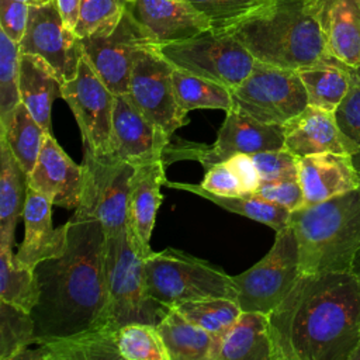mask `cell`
Listing matches in <instances>:
<instances>
[{"label":"cell","mask_w":360,"mask_h":360,"mask_svg":"<svg viewBox=\"0 0 360 360\" xmlns=\"http://www.w3.org/2000/svg\"><path fill=\"white\" fill-rule=\"evenodd\" d=\"M105 243L100 221L72 215L65 252L34 267L39 285L31 309L37 345L118 330L110 315Z\"/></svg>","instance_id":"cell-1"},{"label":"cell","mask_w":360,"mask_h":360,"mask_svg":"<svg viewBox=\"0 0 360 360\" xmlns=\"http://www.w3.org/2000/svg\"><path fill=\"white\" fill-rule=\"evenodd\" d=\"M269 321L276 360H350L360 343V283L352 271L301 273Z\"/></svg>","instance_id":"cell-2"},{"label":"cell","mask_w":360,"mask_h":360,"mask_svg":"<svg viewBox=\"0 0 360 360\" xmlns=\"http://www.w3.org/2000/svg\"><path fill=\"white\" fill-rule=\"evenodd\" d=\"M235 37L263 63L300 70L330 58L312 0H267L218 30Z\"/></svg>","instance_id":"cell-3"},{"label":"cell","mask_w":360,"mask_h":360,"mask_svg":"<svg viewBox=\"0 0 360 360\" xmlns=\"http://www.w3.org/2000/svg\"><path fill=\"white\" fill-rule=\"evenodd\" d=\"M301 273L350 271L360 250V187L291 211Z\"/></svg>","instance_id":"cell-4"},{"label":"cell","mask_w":360,"mask_h":360,"mask_svg":"<svg viewBox=\"0 0 360 360\" xmlns=\"http://www.w3.org/2000/svg\"><path fill=\"white\" fill-rule=\"evenodd\" d=\"M143 278L148 295L166 308L207 298L236 301L232 276L202 259L170 248L145 259Z\"/></svg>","instance_id":"cell-5"},{"label":"cell","mask_w":360,"mask_h":360,"mask_svg":"<svg viewBox=\"0 0 360 360\" xmlns=\"http://www.w3.org/2000/svg\"><path fill=\"white\" fill-rule=\"evenodd\" d=\"M143 262L145 259L131 245L127 228L107 238L105 274L110 315L118 329L131 322L158 325L170 309L148 295Z\"/></svg>","instance_id":"cell-6"},{"label":"cell","mask_w":360,"mask_h":360,"mask_svg":"<svg viewBox=\"0 0 360 360\" xmlns=\"http://www.w3.org/2000/svg\"><path fill=\"white\" fill-rule=\"evenodd\" d=\"M83 150V191L73 217L100 221L110 238L127 228L129 187L136 167L115 153Z\"/></svg>","instance_id":"cell-7"},{"label":"cell","mask_w":360,"mask_h":360,"mask_svg":"<svg viewBox=\"0 0 360 360\" xmlns=\"http://www.w3.org/2000/svg\"><path fill=\"white\" fill-rule=\"evenodd\" d=\"M158 51L174 68L217 82L229 90L249 76L256 62L235 37L214 28L184 41L158 45Z\"/></svg>","instance_id":"cell-8"},{"label":"cell","mask_w":360,"mask_h":360,"mask_svg":"<svg viewBox=\"0 0 360 360\" xmlns=\"http://www.w3.org/2000/svg\"><path fill=\"white\" fill-rule=\"evenodd\" d=\"M300 252L294 229L288 225L276 232L267 255L246 271L232 276L236 302L242 311L270 314L297 281Z\"/></svg>","instance_id":"cell-9"},{"label":"cell","mask_w":360,"mask_h":360,"mask_svg":"<svg viewBox=\"0 0 360 360\" xmlns=\"http://www.w3.org/2000/svg\"><path fill=\"white\" fill-rule=\"evenodd\" d=\"M232 107L266 124H285L308 105L297 70L256 60L249 76L233 90Z\"/></svg>","instance_id":"cell-10"},{"label":"cell","mask_w":360,"mask_h":360,"mask_svg":"<svg viewBox=\"0 0 360 360\" xmlns=\"http://www.w3.org/2000/svg\"><path fill=\"white\" fill-rule=\"evenodd\" d=\"M173 69L158 45L143 46L136 52L128 91L138 108L167 136L188 122L187 111L176 98Z\"/></svg>","instance_id":"cell-11"},{"label":"cell","mask_w":360,"mask_h":360,"mask_svg":"<svg viewBox=\"0 0 360 360\" xmlns=\"http://www.w3.org/2000/svg\"><path fill=\"white\" fill-rule=\"evenodd\" d=\"M281 148H284L283 124H266L232 107L226 111L217 141L211 146H167L166 150H170L172 158L198 160L207 170L236 153L255 155Z\"/></svg>","instance_id":"cell-12"},{"label":"cell","mask_w":360,"mask_h":360,"mask_svg":"<svg viewBox=\"0 0 360 360\" xmlns=\"http://www.w3.org/2000/svg\"><path fill=\"white\" fill-rule=\"evenodd\" d=\"M62 98L79 124L83 148L96 153H112L115 94L104 84L84 55L77 75L63 83Z\"/></svg>","instance_id":"cell-13"},{"label":"cell","mask_w":360,"mask_h":360,"mask_svg":"<svg viewBox=\"0 0 360 360\" xmlns=\"http://www.w3.org/2000/svg\"><path fill=\"white\" fill-rule=\"evenodd\" d=\"M83 55L115 96L129 91L131 72L136 52L156 45L152 34L127 8L121 21L107 35L80 38Z\"/></svg>","instance_id":"cell-14"},{"label":"cell","mask_w":360,"mask_h":360,"mask_svg":"<svg viewBox=\"0 0 360 360\" xmlns=\"http://www.w3.org/2000/svg\"><path fill=\"white\" fill-rule=\"evenodd\" d=\"M20 53L44 58L63 83L77 75L83 48L80 38L68 28L56 0L39 7H30L25 34L18 44Z\"/></svg>","instance_id":"cell-15"},{"label":"cell","mask_w":360,"mask_h":360,"mask_svg":"<svg viewBox=\"0 0 360 360\" xmlns=\"http://www.w3.org/2000/svg\"><path fill=\"white\" fill-rule=\"evenodd\" d=\"M167 136L134 103L131 96H115L112 121V153L136 166L163 159Z\"/></svg>","instance_id":"cell-16"},{"label":"cell","mask_w":360,"mask_h":360,"mask_svg":"<svg viewBox=\"0 0 360 360\" xmlns=\"http://www.w3.org/2000/svg\"><path fill=\"white\" fill-rule=\"evenodd\" d=\"M83 180V166L68 156L52 134H45L37 163L28 174V186L46 195L53 205L77 208Z\"/></svg>","instance_id":"cell-17"},{"label":"cell","mask_w":360,"mask_h":360,"mask_svg":"<svg viewBox=\"0 0 360 360\" xmlns=\"http://www.w3.org/2000/svg\"><path fill=\"white\" fill-rule=\"evenodd\" d=\"M165 180L163 159L136 166L131 180L127 231L131 245L143 259L153 253L150 236L162 202L160 186L165 184Z\"/></svg>","instance_id":"cell-18"},{"label":"cell","mask_w":360,"mask_h":360,"mask_svg":"<svg viewBox=\"0 0 360 360\" xmlns=\"http://www.w3.org/2000/svg\"><path fill=\"white\" fill-rule=\"evenodd\" d=\"M284 148L297 158L335 152L356 153V146L340 129L335 111L307 105L284 124Z\"/></svg>","instance_id":"cell-19"},{"label":"cell","mask_w":360,"mask_h":360,"mask_svg":"<svg viewBox=\"0 0 360 360\" xmlns=\"http://www.w3.org/2000/svg\"><path fill=\"white\" fill-rule=\"evenodd\" d=\"M131 14L152 34L156 45L188 39L212 28L187 0L127 1Z\"/></svg>","instance_id":"cell-20"},{"label":"cell","mask_w":360,"mask_h":360,"mask_svg":"<svg viewBox=\"0 0 360 360\" xmlns=\"http://www.w3.org/2000/svg\"><path fill=\"white\" fill-rule=\"evenodd\" d=\"M298 180L304 191V207L360 187V173L349 153L323 152L298 158Z\"/></svg>","instance_id":"cell-21"},{"label":"cell","mask_w":360,"mask_h":360,"mask_svg":"<svg viewBox=\"0 0 360 360\" xmlns=\"http://www.w3.org/2000/svg\"><path fill=\"white\" fill-rule=\"evenodd\" d=\"M52 201L28 186L24 207V240L15 253L27 266L35 267L39 262L60 256L68 243V222L60 228L52 226Z\"/></svg>","instance_id":"cell-22"},{"label":"cell","mask_w":360,"mask_h":360,"mask_svg":"<svg viewBox=\"0 0 360 360\" xmlns=\"http://www.w3.org/2000/svg\"><path fill=\"white\" fill-rule=\"evenodd\" d=\"M330 56L360 68V0H312Z\"/></svg>","instance_id":"cell-23"},{"label":"cell","mask_w":360,"mask_h":360,"mask_svg":"<svg viewBox=\"0 0 360 360\" xmlns=\"http://www.w3.org/2000/svg\"><path fill=\"white\" fill-rule=\"evenodd\" d=\"M62 89L63 82L44 58L20 53V97L46 134H52V101L62 97Z\"/></svg>","instance_id":"cell-24"},{"label":"cell","mask_w":360,"mask_h":360,"mask_svg":"<svg viewBox=\"0 0 360 360\" xmlns=\"http://www.w3.org/2000/svg\"><path fill=\"white\" fill-rule=\"evenodd\" d=\"M218 360H276L269 315L242 311L222 340Z\"/></svg>","instance_id":"cell-25"},{"label":"cell","mask_w":360,"mask_h":360,"mask_svg":"<svg viewBox=\"0 0 360 360\" xmlns=\"http://www.w3.org/2000/svg\"><path fill=\"white\" fill-rule=\"evenodd\" d=\"M28 173L0 138V245L14 243V229L24 214Z\"/></svg>","instance_id":"cell-26"},{"label":"cell","mask_w":360,"mask_h":360,"mask_svg":"<svg viewBox=\"0 0 360 360\" xmlns=\"http://www.w3.org/2000/svg\"><path fill=\"white\" fill-rule=\"evenodd\" d=\"M18 359L32 360H93L121 359L117 347V330H101L70 339L39 343L34 352L25 350Z\"/></svg>","instance_id":"cell-27"},{"label":"cell","mask_w":360,"mask_h":360,"mask_svg":"<svg viewBox=\"0 0 360 360\" xmlns=\"http://www.w3.org/2000/svg\"><path fill=\"white\" fill-rule=\"evenodd\" d=\"M297 72L307 90L308 105L336 111L349 91L352 68L330 56Z\"/></svg>","instance_id":"cell-28"},{"label":"cell","mask_w":360,"mask_h":360,"mask_svg":"<svg viewBox=\"0 0 360 360\" xmlns=\"http://www.w3.org/2000/svg\"><path fill=\"white\" fill-rule=\"evenodd\" d=\"M165 186L173 187L177 190L188 191L193 194H197L202 198L210 200L211 202L217 204L218 207L239 214L242 217L250 218L253 221H257L260 224H264L270 228H273L276 232L288 226L290 224V215L291 211L285 207L277 205L274 202H270L260 195L255 194H242V195H217L205 188H202L200 184H188V183H174L165 180Z\"/></svg>","instance_id":"cell-29"},{"label":"cell","mask_w":360,"mask_h":360,"mask_svg":"<svg viewBox=\"0 0 360 360\" xmlns=\"http://www.w3.org/2000/svg\"><path fill=\"white\" fill-rule=\"evenodd\" d=\"M156 328L169 360H210L211 333L187 319L177 308H170Z\"/></svg>","instance_id":"cell-30"},{"label":"cell","mask_w":360,"mask_h":360,"mask_svg":"<svg viewBox=\"0 0 360 360\" xmlns=\"http://www.w3.org/2000/svg\"><path fill=\"white\" fill-rule=\"evenodd\" d=\"M177 309L187 319L211 333L210 360H218L224 338L242 314L239 304L231 298H207L181 304Z\"/></svg>","instance_id":"cell-31"},{"label":"cell","mask_w":360,"mask_h":360,"mask_svg":"<svg viewBox=\"0 0 360 360\" xmlns=\"http://www.w3.org/2000/svg\"><path fill=\"white\" fill-rule=\"evenodd\" d=\"M0 138L4 139L15 159L30 174L37 163L46 132L22 101L14 108L7 122L0 125Z\"/></svg>","instance_id":"cell-32"},{"label":"cell","mask_w":360,"mask_h":360,"mask_svg":"<svg viewBox=\"0 0 360 360\" xmlns=\"http://www.w3.org/2000/svg\"><path fill=\"white\" fill-rule=\"evenodd\" d=\"M38 298L39 285L34 267L24 264L13 253V246L0 245V300L31 312Z\"/></svg>","instance_id":"cell-33"},{"label":"cell","mask_w":360,"mask_h":360,"mask_svg":"<svg viewBox=\"0 0 360 360\" xmlns=\"http://www.w3.org/2000/svg\"><path fill=\"white\" fill-rule=\"evenodd\" d=\"M173 86L179 104L187 112L197 108H232V93L228 87L210 79L173 69Z\"/></svg>","instance_id":"cell-34"},{"label":"cell","mask_w":360,"mask_h":360,"mask_svg":"<svg viewBox=\"0 0 360 360\" xmlns=\"http://www.w3.org/2000/svg\"><path fill=\"white\" fill-rule=\"evenodd\" d=\"M32 343L35 333L31 312L0 300V360L18 359Z\"/></svg>","instance_id":"cell-35"},{"label":"cell","mask_w":360,"mask_h":360,"mask_svg":"<svg viewBox=\"0 0 360 360\" xmlns=\"http://www.w3.org/2000/svg\"><path fill=\"white\" fill-rule=\"evenodd\" d=\"M117 347L124 360H169L156 325L131 322L117 330Z\"/></svg>","instance_id":"cell-36"},{"label":"cell","mask_w":360,"mask_h":360,"mask_svg":"<svg viewBox=\"0 0 360 360\" xmlns=\"http://www.w3.org/2000/svg\"><path fill=\"white\" fill-rule=\"evenodd\" d=\"M125 10V0H80L73 31L79 38L107 35L118 25Z\"/></svg>","instance_id":"cell-37"},{"label":"cell","mask_w":360,"mask_h":360,"mask_svg":"<svg viewBox=\"0 0 360 360\" xmlns=\"http://www.w3.org/2000/svg\"><path fill=\"white\" fill-rule=\"evenodd\" d=\"M20 103V46L0 30V125Z\"/></svg>","instance_id":"cell-38"},{"label":"cell","mask_w":360,"mask_h":360,"mask_svg":"<svg viewBox=\"0 0 360 360\" xmlns=\"http://www.w3.org/2000/svg\"><path fill=\"white\" fill-rule=\"evenodd\" d=\"M207 17L214 30H221L250 14L267 0H187Z\"/></svg>","instance_id":"cell-39"},{"label":"cell","mask_w":360,"mask_h":360,"mask_svg":"<svg viewBox=\"0 0 360 360\" xmlns=\"http://www.w3.org/2000/svg\"><path fill=\"white\" fill-rule=\"evenodd\" d=\"M335 115L343 134L356 146V153L352 158L360 173V73L357 69H352L349 91L336 108Z\"/></svg>","instance_id":"cell-40"},{"label":"cell","mask_w":360,"mask_h":360,"mask_svg":"<svg viewBox=\"0 0 360 360\" xmlns=\"http://www.w3.org/2000/svg\"><path fill=\"white\" fill-rule=\"evenodd\" d=\"M262 181L298 179V158L285 148L252 155Z\"/></svg>","instance_id":"cell-41"},{"label":"cell","mask_w":360,"mask_h":360,"mask_svg":"<svg viewBox=\"0 0 360 360\" xmlns=\"http://www.w3.org/2000/svg\"><path fill=\"white\" fill-rule=\"evenodd\" d=\"M256 194L290 211L304 207V191L298 179L262 181Z\"/></svg>","instance_id":"cell-42"},{"label":"cell","mask_w":360,"mask_h":360,"mask_svg":"<svg viewBox=\"0 0 360 360\" xmlns=\"http://www.w3.org/2000/svg\"><path fill=\"white\" fill-rule=\"evenodd\" d=\"M30 6L18 0H0V30L20 44L28 22Z\"/></svg>","instance_id":"cell-43"},{"label":"cell","mask_w":360,"mask_h":360,"mask_svg":"<svg viewBox=\"0 0 360 360\" xmlns=\"http://www.w3.org/2000/svg\"><path fill=\"white\" fill-rule=\"evenodd\" d=\"M200 186L217 195H242V187L225 162L217 163L205 170Z\"/></svg>","instance_id":"cell-44"},{"label":"cell","mask_w":360,"mask_h":360,"mask_svg":"<svg viewBox=\"0 0 360 360\" xmlns=\"http://www.w3.org/2000/svg\"><path fill=\"white\" fill-rule=\"evenodd\" d=\"M226 166L238 179L243 194H255L262 183L252 155L236 153L225 160Z\"/></svg>","instance_id":"cell-45"},{"label":"cell","mask_w":360,"mask_h":360,"mask_svg":"<svg viewBox=\"0 0 360 360\" xmlns=\"http://www.w3.org/2000/svg\"><path fill=\"white\" fill-rule=\"evenodd\" d=\"M56 3L66 27L70 30H75V25L77 22V15H79L80 0H56Z\"/></svg>","instance_id":"cell-46"},{"label":"cell","mask_w":360,"mask_h":360,"mask_svg":"<svg viewBox=\"0 0 360 360\" xmlns=\"http://www.w3.org/2000/svg\"><path fill=\"white\" fill-rule=\"evenodd\" d=\"M350 271L356 276V278H357L359 283H360V250L356 253V256H354V259H353Z\"/></svg>","instance_id":"cell-47"},{"label":"cell","mask_w":360,"mask_h":360,"mask_svg":"<svg viewBox=\"0 0 360 360\" xmlns=\"http://www.w3.org/2000/svg\"><path fill=\"white\" fill-rule=\"evenodd\" d=\"M18 1H22L25 4H28L30 7L34 6V7H39V6H45L48 3H51L52 0H18Z\"/></svg>","instance_id":"cell-48"},{"label":"cell","mask_w":360,"mask_h":360,"mask_svg":"<svg viewBox=\"0 0 360 360\" xmlns=\"http://www.w3.org/2000/svg\"><path fill=\"white\" fill-rule=\"evenodd\" d=\"M350 360H360V343L357 345V347L354 349V352L350 356Z\"/></svg>","instance_id":"cell-49"},{"label":"cell","mask_w":360,"mask_h":360,"mask_svg":"<svg viewBox=\"0 0 360 360\" xmlns=\"http://www.w3.org/2000/svg\"><path fill=\"white\" fill-rule=\"evenodd\" d=\"M125 1H135V0H125Z\"/></svg>","instance_id":"cell-50"},{"label":"cell","mask_w":360,"mask_h":360,"mask_svg":"<svg viewBox=\"0 0 360 360\" xmlns=\"http://www.w3.org/2000/svg\"><path fill=\"white\" fill-rule=\"evenodd\" d=\"M357 72H359V73H360V68H359V69H357Z\"/></svg>","instance_id":"cell-51"}]
</instances>
